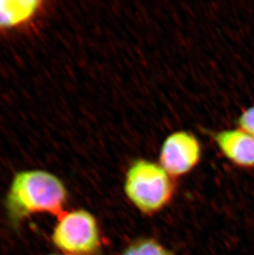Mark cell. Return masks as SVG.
<instances>
[{"instance_id": "1", "label": "cell", "mask_w": 254, "mask_h": 255, "mask_svg": "<svg viewBox=\"0 0 254 255\" xmlns=\"http://www.w3.org/2000/svg\"><path fill=\"white\" fill-rule=\"evenodd\" d=\"M67 199L65 183L54 173L41 169L21 171L11 182L5 209L11 224L17 227L34 214L60 217Z\"/></svg>"}, {"instance_id": "2", "label": "cell", "mask_w": 254, "mask_h": 255, "mask_svg": "<svg viewBox=\"0 0 254 255\" xmlns=\"http://www.w3.org/2000/svg\"><path fill=\"white\" fill-rule=\"evenodd\" d=\"M124 193L139 211L144 214H154L173 198V178L158 163L135 159L126 173Z\"/></svg>"}, {"instance_id": "3", "label": "cell", "mask_w": 254, "mask_h": 255, "mask_svg": "<svg viewBox=\"0 0 254 255\" xmlns=\"http://www.w3.org/2000/svg\"><path fill=\"white\" fill-rule=\"evenodd\" d=\"M53 230V244L70 255L94 253L100 246V232L96 218L91 212L76 209L63 212Z\"/></svg>"}, {"instance_id": "4", "label": "cell", "mask_w": 254, "mask_h": 255, "mask_svg": "<svg viewBox=\"0 0 254 255\" xmlns=\"http://www.w3.org/2000/svg\"><path fill=\"white\" fill-rule=\"evenodd\" d=\"M202 157V144L197 136L187 130H177L161 144L158 164L171 177L178 178L192 172Z\"/></svg>"}, {"instance_id": "5", "label": "cell", "mask_w": 254, "mask_h": 255, "mask_svg": "<svg viewBox=\"0 0 254 255\" xmlns=\"http://www.w3.org/2000/svg\"><path fill=\"white\" fill-rule=\"evenodd\" d=\"M221 154L235 166L254 168V137L240 128L221 130L214 135Z\"/></svg>"}, {"instance_id": "6", "label": "cell", "mask_w": 254, "mask_h": 255, "mask_svg": "<svg viewBox=\"0 0 254 255\" xmlns=\"http://www.w3.org/2000/svg\"><path fill=\"white\" fill-rule=\"evenodd\" d=\"M43 2L37 0H0V30L22 27L34 19Z\"/></svg>"}, {"instance_id": "7", "label": "cell", "mask_w": 254, "mask_h": 255, "mask_svg": "<svg viewBox=\"0 0 254 255\" xmlns=\"http://www.w3.org/2000/svg\"><path fill=\"white\" fill-rule=\"evenodd\" d=\"M122 255H173L164 246L152 239H141L126 249Z\"/></svg>"}, {"instance_id": "8", "label": "cell", "mask_w": 254, "mask_h": 255, "mask_svg": "<svg viewBox=\"0 0 254 255\" xmlns=\"http://www.w3.org/2000/svg\"><path fill=\"white\" fill-rule=\"evenodd\" d=\"M238 128L254 137V105L245 109L237 120Z\"/></svg>"}, {"instance_id": "9", "label": "cell", "mask_w": 254, "mask_h": 255, "mask_svg": "<svg viewBox=\"0 0 254 255\" xmlns=\"http://www.w3.org/2000/svg\"></svg>"}]
</instances>
